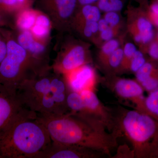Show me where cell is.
<instances>
[{"label":"cell","mask_w":158,"mask_h":158,"mask_svg":"<svg viewBox=\"0 0 158 158\" xmlns=\"http://www.w3.org/2000/svg\"><path fill=\"white\" fill-rule=\"evenodd\" d=\"M37 118L44 125L52 141L79 145L103 153L107 156L118 147L121 132H110L101 122L86 114L69 112L64 115H40Z\"/></svg>","instance_id":"1"},{"label":"cell","mask_w":158,"mask_h":158,"mask_svg":"<svg viewBox=\"0 0 158 158\" xmlns=\"http://www.w3.org/2000/svg\"><path fill=\"white\" fill-rule=\"evenodd\" d=\"M52 141L37 113L24 107L0 132V158H34Z\"/></svg>","instance_id":"2"},{"label":"cell","mask_w":158,"mask_h":158,"mask_svg":"<svg viewBox=\"0 0 158 158\" xmlns=\"http://www.w3.org/2000/svg\"><path fill=\"white\" fill-rule=\"evenodd\" d=\"M6 41L7 53L0 64V83L16 91L20 83L28 77V70L33 73L31 59L27 51L14 40Z\"/></svg>","instance_id":"3"},{"label":"cell","mask_w":158,"mask_h":158,"mask_svg":"<svg viewBox=\"0 0 158 158\" xmlns=\"http://www.w3.org/2000/svg\"><path fill=\"white\" fill-rule=\"evenodd\" d=\"M67 104L72 113H79L93 116L101 122L110 132L117 130L114 111L102 103L95 91L86 90L80 92L70 91Z\"/></svg>","instance_id":"4"},{"label":"cell","mask_w":158,"mask_h":158,"mask_svg":"<svg viewBox=\"0 0 158 158\" xmlns=\"http://www.w3.org/2000/svg\"><path fill=\"white\" fill-rule=\"evenodd\" d=\"M52 77L47 73L26 79L20 83L16 92L24 107L36 113L43 100L51 91Z\"/></svg>","instance_id":"5"},{"label":"cell","mask_w":158,"mask_h":158,"mask_svg":"<svg viewBox=\"0 0 158 158\" xmlns=\"http://www.w3.org/2000/svg\"><path fill=\"white\" fill-rule=\"evenodd\" d=\"M104 82L119 98L131 104L134 110L141 113L143 108L147 109L143 95V88L136 80L113 75L105 76Z\"/></svg>","instance_id":"6"},{"label":"cell","mask_w":158,"mask_h":158,"mask_svg":"<svg viewBox=\"0 0 158 158\" xmlns=\"http://www.w3.org/2000/svg\"><path fill=\"white\" fill-rule=\"evenodd\" d=\"M141 11L140 8L135 7L130 3L126 10L127 32L138 44L148 43L154 36L152 23L142 15Z\"/></svg>","instance_id":"7"},{"label":"cell","mask_w":158,"mask_h":158,"mask_svg":"<svg viewBox=\"0 0 158 158\" xmlns=\"http://www.w3.org/2000/svg\"><path fill=\"white\" fill-rule=\"evenodd\" d=\"M88 44L77 43L69 47L56 60L53 67L55 73L64 75L85 64H91Z\"/></svg>","instance_id":"8"},{"label":"cell","mask_w":158,"mask_h":158,"mask_svg":"<svg viewBox=\"0 0 158 158\" xmlns=\"http://www.w3.org/2000/svg\"><path fill=\"white\" fill-rule=\"evenodd\" d=\"M105 156H106L103 153L88 148L52 141L34 158H100Z\"/></svg>","instance_id":"9"},{"label":"cell","mask_w":158,"mask_h":158,"mask_svg":"<svg viewBox=\"0 0 158 158\" xmlns=\"http://www.w3.org/2000/svg\"><path fill=\"white\" fill-rule=\"evenodd\" d=\"M64 75L69 91L77 92L86 90L95 91L98 77L96 70L91 64L82 65Z\"/></svg>","instance_id":"10"},{"label":"cell","mask_w":158,"mask_h":158,"mask_svg":"<svg viewBox=\"0 0 158 158\" xmlns=\"http://www.w3.org/2000/svg\"><path fill=\"white\" fill-rule=\"evenodd\" d=\"M23 108L17 92L0 83V132Z\"/></svg>","instance_id":"11"},{"label":"cell","mask_w":158,"mask_h":158,"mask_svg":"<svg viewBox=\"0 0 158 158\" xmlns=\"http://www.w3.org/2000/svg\"><path fill=\"white\" fill-rule=\"evenodd\" d=\"M42 8L56 14L62 22L69 23L73 20L78 9V0H38Z\"/></svg>","instance_id":"12"},{"label":"cell","mask_w":158,"mask_h":158,"mask_svg":"<svg viewBox=\"0 0 158 158\" xmlns=\"http://www.w3.org/2000/svg\"><path fill=\"white\" fill-rule=\"evenodd\" d=\"M17 42L26 51L35 56L43 53L45 51V46L35 40L31 31H22L18 37Z\"/></svg>","instance_id":"13"},{"label":"cell","mask_w":158,"mask_h":158,"mask_svg":"<svg viewBox=\"0 0 158 158\" xmlns=\"http://www.w3.org/2000/svg\"><path fill=\"white\" fill-rule=\"evenodd\" d=\"M122 46L114 51L108 57L100 68L104 73L105 76L117 75L123 59V48Z\"/></svg>","instance_id":"14"},{"label":"cell","mask_w":158,"mask_h":158,"mask_svg":"<svg viewBox=\"0 0 158 158\" xmlns=\"http://www.w3.org/2000/svg\"><path fill=\"white\" fill-rule=\"evenodd\" d=\"M122 43H123V36L113 38L106 41L98 48L97 59L99 67L103 64L108 57L114 51L121 46Z\"/></svg>","instance_id":"15"},{"label":"cell","mask_w":158,"mask_h":158,"mask_svg":"<svg viewBox=\"0 0 158 158\" xmlns=\"http://www.w3.org/2000/svg\"><path fill=\"white\" fill-rule=\"evenodd\" d=\"M102 13L96 4L85 5L79 7L73 20L98 22L102 18Z\"/></svg>","instance_id":"16"},{"label":"cell","mask_w":158,"mask_h":158,"mask_svg":"<svg viewBox=\"0 0 158 158\" xmlns=\"http://www.w3.org/2000/svg\"><path fill=\"white\" fill-rule=\"evenodd\" d=\"M51 21L44 15H37L35 24L31 29V33L34 38L44 39L48 36L50 31Z\"/></svg>","instance_id":"17"},{"label":"cell","mask_w":158,"mask_h":158,"mask_svg":"<svg viewBox=\"0 0 158 158\" xmlns=\"http://www.w3.org/2000/svg\"><path fill=\"white\" fill-rule=\"evenodd\" d=\"M37 13L31 9L22 11L17 20V25L22 31H31L36 22Z\"/></svg>","instance_id":"18"},{"label":"cell","mask_w":158,"mask_h":158,"mask_svg":"<svg viewBox=\"0 0 158 158\" xmlns=\"http://www.w3.org/2000/svg\"><path fill=\"white\" fill-rule=\"evenodd\" d=\"M123 59L118 74L127 73L128 67L131 59L137 51V47L135 43L131 42H127L123 46Z\"/></svg>","instance_id":"19"},{"label":"cell","mask_w":158,"mask_h":158,"mask_svg":"<svg viewBox=\"0 0 158 158\" xmlns=\"http://www.w3.org/2000/svg\"><path fill=\"white\" fill-rule=\"evenodd\" d=\"M97 6L102 12H121L124 6V0H98Z\"/></svg>","instance_id":"20"},{"label":"cell","mask_w":158,"mask_h":158,"mask_svg":"<svg viewBox=\"0 0 158 158\" xmlns=\"http://www.w3.org/2000/svg\"><path fill=\"white\" fill-rule=\"evenodd\" d=\"M102 17L106 21L111 27L121 31L123 29V19L121 12L109 11L105 12Z\"/></svg>","instance_id":"21"},{"label":"cell","mask_w":158,"mask_h":158,"mask_svg":"<svg viewBox=\"0 0 158 158\" xmlns=\"http://www.w3.org/2000/svg\"><path fill=\"white\" fill-rule=\"evenodd\" d=\"M145 62L143 53L141 51L137 50L130 61L127 72L135 73Z\"/></svg>","instance_id":"22"},{"label":"cell","mask_w":158,"mask_h":158,"mask_svg":"<svg viewBox=\"0 0 158 158\" xmlns=\"http://www.w3.org/2000/svg\"><path fill=\"white\" fill-rule=\"evenodd\" d=\"M153 71L152 64L145 62L135 73L136 81L140 84L147 80L151 75Z\"/></svg>","instance_id":"23"},{"label":"cell","mask_w":158,"mask_h":158,"mask_svg":"<svg viewBox=\"0 0 158 158\" xmlns=\"http://www.w3.org/2000/svg\"><path fill=\"white\" fill-rule=\"evenodd\" d=\"M147 110L158 116V88L154 90L145 100Z\"/></svg>","instance_id":"24"},{"label":"cell","mask_w":158,"mask_h":158,"mask_svg":"<svg viewBox=\"0 0 158 158\" xmlns=\"http://www.w3.org/2000/svg\"><path fill=\"white\" fill-rule=\"evenodd\" d=\"M140 85L148 90H156L158 88V78L156 77H150Z\"/></svg>","instance_id":"25"},{"label":"cell","mask_w":158,"mask_h":158,"mask_svg":"<svg viewBox=\"0 0 158 158\" xmlns=\"http://www.w3.org/2000/svg\"><path fill=\"white\" fill-rule=\"evenodd\" d=\"M19 7L17 0H0V9L11 10Z\"/></svg>","instance_id":"26"},{"label":"cell","mask_w":158,"mask_h":158,"mask_svg":"<svg viewBox=\"0 0 158 158\" xmlns=\"http://www.w3.org/2000/svg\"><path fill=\"white\" fill-rule=\"evenodd\" d=\"M7 51L6 41L0 37V64L6 56Z\"/></svg>","instance_id":"27"},{"label":"cell","mask_w":158,"mask_h":158,"mask_svg":"<svg viewBox=\"0 0 158 158\" xmlns=\"http://www.w3.org/2000/svg\"><path fill=\"white\" fill-rule=\"evenodd\" d=\"M148 52L150 56L152 58L158 59V43H153L151 44Z\"/></svg>","instance_id":"28"},{"label":"cell","mask_w":158,"mask_h":158,"mask_svg":"<svg viewBox=\"0 0 158 158\" xmlns=\"http://www.w3.org/2000/svg\"><path fill=\"white\" fill-rule=\"evenodd\" d=\"M98 1V0H78V8L85 5L96 4Z\"/></svg>","instance_id":"29"},{"label":"cell","mask_w":158,"mask_h":158,"mask_svg":"<svg viewBox=\"0 0 158 158\" xmlns=\"http://www.w3.org/2000/svg\"><path fill=\"white\" fill-rule=\"evenodd\" d=\"M151 17L154 23L158 27V14H150Z\"/></svg>","instance_id":"30"},{"label":"cell","mask_w":158,"mask_h":158,"mask_svg":"<svg viewBox=\"0 0 158 158\" xmlns=\"http://www.w3.org/2000/svg\"><path fill=\"white\" fill-rule=\"evenodd\" d=\"M18 3L19 5V7L27 5L31 2V0H17Z\"/></svg>","instance_id":"31"},{"label":"cell","mask_w":158,"mask_h":158,"mask_svg":"<svg viewBox=\"0 0 158 158\" xmlns=\"http://www.w3.org/2000/svg\"><path fill=\"white\" fill-rule=\"evenodd\" d=\"M130 1H133V2H135L138 3L141 6L145 5H144V3H145V0H130Z\"/></svg>","instance_id":"32"},{"label":"cell","mask_w":158,"mask_h":158,"mask_svg":"<svg viewBox=\"0 0 158 158\" xmlns=\"http://www.w3.org/2000/svg\"><path fill=\"white\" fill-rule=\"evenodd\" d=\"M156 3H157V4H158V0H157V2H156Z\"/></svg>","instance_id":"33"},{"label":"cell","mask_w":158,"mask_h":158,"mask_svg":"<svg viewBox=\"0 0 158 158\" xmlns=\"http://www.w3.org/2000/svg\"><path fill=\"white\" fill-rule=\"evenodd\" d=\"M157 36H158V35H157Z\"/></svg>","instance_id":"34"}]
</instances>
